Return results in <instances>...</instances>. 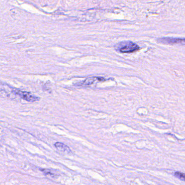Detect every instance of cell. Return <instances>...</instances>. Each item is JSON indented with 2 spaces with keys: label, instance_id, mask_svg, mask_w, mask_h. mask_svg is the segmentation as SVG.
Here are the masks:
<instances>
[{
  "label": "cell",
  "instance_id": "cell-6",
  "mask_svg": "<svg viewBox=\"0 0 185 185\" xmlns=\"http://www.w3.org/2000/svg\"><path fill=\"white\" fill-rule=\"evenodd\" d=\"M174 175L175 177L179 178V179H180L181 180H183V181L185 180V174L183 173L177 172L175 173Z\"/></svg>",
  "mask_w": 185,
  "mask_h": 185
},
{
  "label": "cell",
  "instance_id": "cell-4",
  "mask_svg": "<svg viewBox=\"0 0 185 185\" xmlns=\"http://www.w3.org/2000/svg\"><path fill=\"white\" fill-rule=\"evenodd\" d=\"M54 146L56 148L58 149L61 150V152H65V153H70L71 152L70 148H69L68 146L65 145V144L61 143V142H56L54 144Z\"/></svg>",
  "mask_w": 185,
  "mask_h": 185
},
{
  "label": "cell",
  "instance_id": "cell-1",
  "mask_svg": "<svg viewBox=\"0 0 185 185\" xmlns=\"http://www.w3.org/2000/svg\"><path fill=\"white\" fill-rule=\"evenodd\" d=\"M12 92L15 95L19 96V97H20L21 99L25 100L27 102H34L39 100L40 98L38 97L34 96L29 92L21 90L14 88L12 90Z\"/></svg>",
  "mask_w": 185,
  "mask_h": 185
},
{
  "label": "cell",
  "instance_id": "cell-3",
  "mask_svg": "<svg viewBox=\"0 0 185 185\" xmlns=\"http://www.w3.org/2000/svg\"><path fill=\"white\" fill-rule=\"evenodd\" d=\"M158 42L163 44H178L181 43V42H184L183 39L180 38H173V37H163L158 39Z\"/></svg>",
  "mask_w": 185,
  "mask_h": 185
},
{
  "label": "cell",
  "instance_id": "cell-2",
  "mask_svg": "<svg viewBox=\"0 0 185 185\" xmlns=\"http://www.w3.org/2000/svg\"><path fill=\"white\" fill-rule=\"evenodd\" d=\"M116 48L121 53H131L139 50V46L133 42L124 41L119 43Z\"/></svg>",
  "mask_w": 185,
  "mask_h": 185
},
{
  "label": "cell",
  "instance_id": "cell-5",
  "mask_svg": "<svg viewBox=\"0 0 185 185\" xmlns=\"http://www.w3.org/2000/svg\"><path fill=\"white\" fill-rule=\"evenodd\" d=\"M41 171L46 175H51V177H54L55 174L54 173L52 172V171H51L48 169H40Z\"/></svg>",
  "mask_w": 185,
  "mask_h": 185
}]
</instances>
